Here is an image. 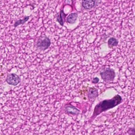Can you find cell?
Returning a JSON list of instances; mask_svg holds the SVG:
<instances>
[{"mask_svg": "<svg viewBox=\"0 0 135 135\" xmlns=\"http://www.w3.org/2000/svg\"><path fill=\"white\" fill-rule=\"evenodd\" d=\"M119 44V41L115 38L112 37L108 40V44L109 47L110 48L117 46Z\"/></svg>", "mask_w": 135, "mask_h": 135, "instance_id": "10", "label": "cell"}, {"mask_svg": "<svg viewBox=\"0 0 135 135\" xmlns=\"http://www.w3.org/2000/svg\"><path fill=\"white\" fill-rule=\"evenodd\" d=\"M6 81L9 85L16 86L20 83V78L16 74H8L6 78Z\"/></svg>", "mask_w": 135, "mask_h": 135, "instance_id": "4", "label": "cell"}, {"mask_svg": "<svg viewBox=\"0 0 135 135\" xmlns=\"http://www.w3.org/2000/svg\"><path fill=\"white\" fill-rule=\"evenodd\" d=\"M95 2L96 0H82V5L85 9H90L94 7Z\"/></svg>", "mask_w": 135, "mask_h": 135, "instance_id": "6", "label": "cell"}, {"mask_svg": "<svg viewBox=\"0 0 135 135\" xmlns=\"http://www.w3.org/2000/svg\"><path fill=\"white\" fill-rule=\"evenodd\" d=\"M100 74L102 79L105 83L113 81L115 77V71L110 68H105L100 72Z\"/></svg>", "mask_w": 135, "mask_h": 135, "instance_id": "3", "label": "cell"}, {"mask_svg": "<svg viewBox=\"0 0 135 135\" xmlns=\"http://www.w3.org/2000/svg\"><path fill=\"white\" fill-rule=\"evenodd\" d=\"M128 133L130 135H135V127L130 128L128 131Z\"/></svg>", "mask_w": 135, "mask_h": 135, "instance_id": "12", "label": "cell"}, {"mask_svg": "<svg viewBox=\"0 0 135 135\" xmlns=\"http://www.w3.org/2000/svg\"><path fill=\"white\" fill-rule=\"evenodd\" d=\"M65 110L67 113L73 115H77L80 112V111L77 108L71 105H67L65 107Z\"/></svg>", "mask_w": 135, "mask_h": 135, "instance_id": "7", "label": "cell"}, {"mask_svg": "<svg viewBox=\"0 0 135 135\" xmlns=\"http://www.w3.org/2000/svg\"><path fill=\"white\" fill-rule=\"evenodd\" d=\"M66 16L67 15L64 13L63 10H61L60 12V14L57 17V20L58 22L61 26H63L64 25L65 21V18Z\"/></svg>", "mask_w": 135, "mask_h": 135, "instance_id": "8", "label": "cell"}, {"mask_svg": "<svg viewBox=\"0 0 135 135\" xmlns=\"http://www.w3.org/2000/svg\"><path fill=\"white\" fill-rule=\"evenodd\" d=\"M78 14L76 13H71L67 18V21L70 24H74L77 20Z\"/></svg>", "mask_w": 135, "mask_h": 135, "instance_id": "9", "label": "cell"}, {"mask_svg": "<svg viewBox=\"0 0 135 135\" xmlns=\"http://www.w3.org/2000/svg\"><path fill=\"white\" fill-rule=\"evenodd\" d=\"M29 16H26L22 20H19L17 21L14 24V27H17L20 25L24 24L25 22H27L29 20Z\"/></svg>", "mask_w": 135, "mask_h": 135, "instance_id": "11", "label": "cell"}, {"mask_svg": "<svg viewBox=\"0 0 135 135\" xmlns=\"http://www.w3.org/2000/svg\"><path fill=\"white\" fill-rule=\"evenodd\" d=\"M99 81V79L97 77L94 78H93V80L92 81V83L93 84H97L98 83Z\"/></svg>", "mask_w": 135, "mask_h": 135, "instance_id": "13", "label": "cell"}, {"mask_svg": "<svg viewBox=\"0 0 135 135\" xmlns=\"http://www.w3.org/2000/svg\"><path fill=\"white\" fill-rule=\"evenodd\" d=\"M99 95L98 89L94 87H91L89 88L87 94L88 99L90 100H94Z\"/></svg>", "mask_w": 135, "mask_h": 135, "instance_id": "5", "label": "cell"}, {"mask_svg": "<svg viewBox=\"0 0 135 135\" xmlns=\"http://www.w3.org/2000/svg\"><path fill=\"white\" fill-rule=\"evenodd\" d=\"M51 41L47 36H41L39 38L36 44V49L40 51L46 50L50 46Z\"/></svg>", "mask_w": 135, "mask_h": 135, "instance_id": "2", "label": "cell"}, {"mask_svg": "<svg viewBox=\"0 0 135 135\" xmlns=\"http://www.w3.org/2000/svg\"><path fill=\"white\" fill-rule=\"evenodd\" d=\"M122 97L117 94L112 99L105 100L100 102L95 106L92 117L95 118L102 113L115 108L120 104L122 102Z\"/></svg>", "mask_w": 135, "mask_h": 135, "instance_id": "1", "label": "cell"}]
</instances>
